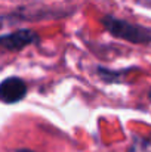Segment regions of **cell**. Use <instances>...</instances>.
<instances>
[{"label":"cell","mask_w":151,"mask_h":152,"mask_svg":"<svg viewBox=\"0 0 151 152\" xmlns=\"http://www.w3.org/2000/svg\"><path fill=\"white\" fill-rule=\"evenodd\" d=\"M16 152H34V151H31V149H18Z\"/></svg>","instance_id":"cell-5"},{"label":"cell","mask_w":151,"mask_h":152,"mask_svg":"<svg viewBox=\"0 0 151 152\" xmlns=\"http://www.w3.org/2000/svg\"><path fill=\"white\" fill-rule=\"evenodd\" d=\"M39 42H40L39 34L28 28H21L13 33L0 36V48L12 52H18L27 46L37 45Z\"/></svg>","instance_id":"cell-2"},{"label":"cell","mask_w":151,"mask_h":152,"mask_svg":"<svg viewBox=\"0 0 151 152\" xmlns=\"http://www.w3.org/2000/svg\"><path fill=\"white\" fill-rule=\"evenodd\" d=\"M127 152H151V137L135 134Z\"/></svg>","instance_id":"cell-4"},{"label":"cell","mask_w":151,"mask_h":152,"mask_svg":"<svg viewBox=\"0 0 151 152\" xmlns=\"http://www.w3.org/2000/svg\"><path fill=\"white\" fill-rule=\"evenodd\" d=\"M101 24L105 27V30L122 40H126L133 45H148L151 43V28L132 24L126 19L116 18L113 15H104L101 18Z\"/></svg>","instance_id":"cell-1"},{"label":"cell","mask_w":151,"mask_h":152,"mask_svg":"<svg viewBox=\"0 0 151 152\" xmlns=\"http://www.w3.org/2000/svg\"><path fill=\"white\" fill-rule=\"evenodd\" d=\"M148 98H150V101H151V87H150V90H148Z\"/></svg>","instance_id":"cell-6"},{"label":"cell","mask_w":151,"mask_h":152,"mask_svg":"<svg viewBox=\"0 0 151 152\" xmlns=\"http://www.w3.org/2000/svg\"><path fill=\"white\" fill-rule=\"evenodd\" d=\"M27 95V84L19 77H7L0 83V101L3 103H18Z\"/></svg>","instance_id":"cell-3"}]
</instances>
